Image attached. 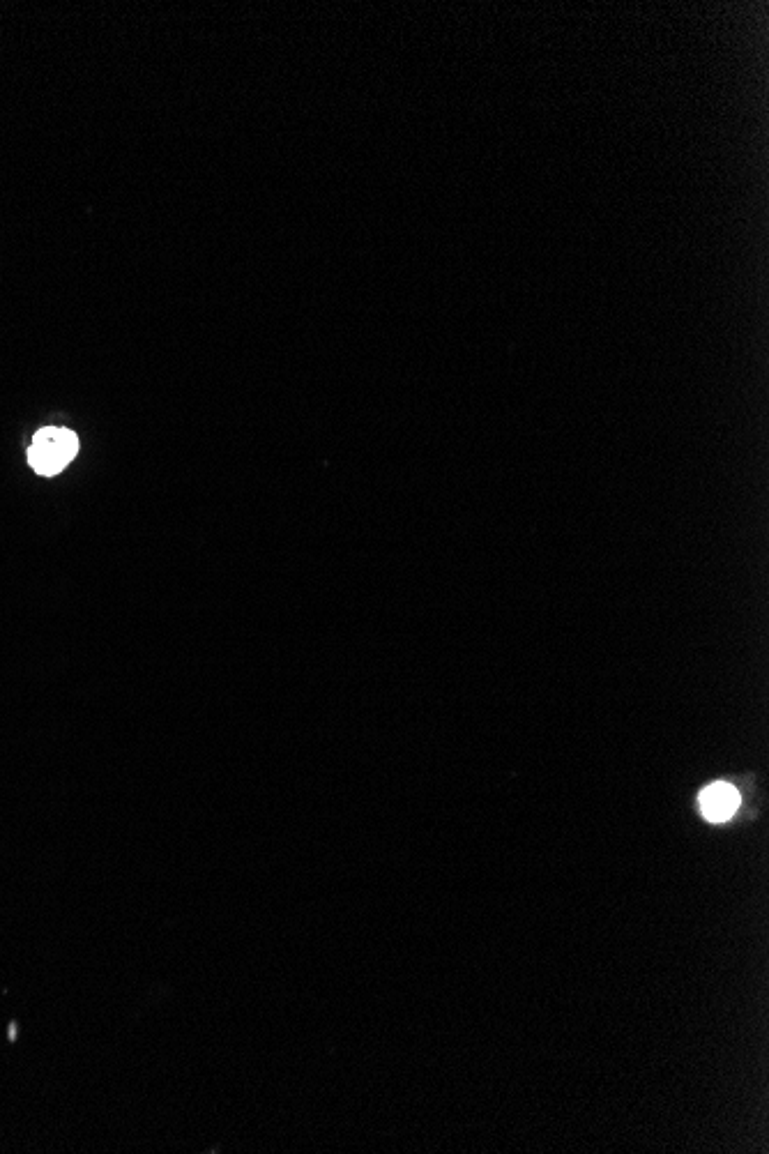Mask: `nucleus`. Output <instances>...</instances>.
Instances as JSON below:
<instances>
[{"label": "nucleus", "instance_id": "nucleus-1", "mask_svg": "<svg viewBox=\"0 0 769 1154\" xmlns=\"http://www.w3.org/2000/svg\"><path fill=\"white\" fill-rule=\"evenodd\" d=\"M79 452V438L74 431L47 427L40 429L28 450V461L37 475H56L70 463Z\"/></svg>", "mask_w": 769, "mask_h": 1154}, {"label": "nucleus", "instance_id": "nucleus-2", "mask_svg": "<svg viewBox=\"0 0 769 1154\" xmlns=\"http://www.w3.org/2000/svg\"><path fill=\"white\" fill-rule=\"evenodd\" d=\"M740 807V793L728 784H712L700 793V811L707 821H728Z\"/></svg>", "mask_w": 769, "mask_h": 1154}]
</instances>
